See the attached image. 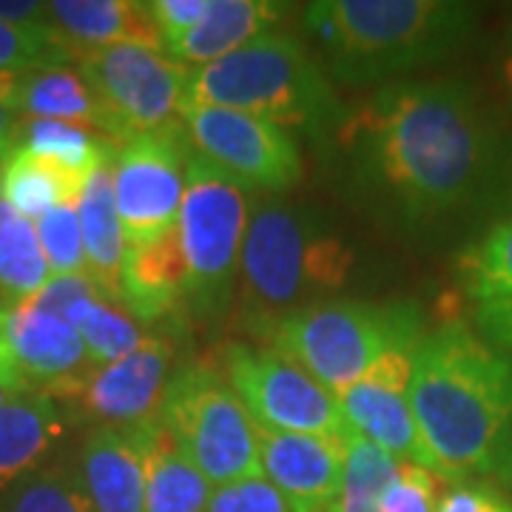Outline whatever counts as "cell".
Returning <instances> with one entry per match:
<instances>
[{"mask_svg": "<svg viewBox=\"0 0 512 512\" xmlns=\"http://www.w3.org/2000/svg\"><path fill=\"white\" fill-rule=\"evenodd\" d=\"M330 140L350 197L404 231L476 205L498 163L487 109L458 77L384 83Z\"/></svg>", "mask_w": 512, "mask_h": 512, "instance_id": "6da1fadb", "label": "cell"}, {"mask_svg": "<svg viewBox=\"0 0 512 512\" xmlns=\"http://www.w3.org/2000/svg\"><path fill=\"white\" fill-rule=\"evenodd\" d=\"M410 402L439 478L512 490L510 353L458 319L444 322L413 353Z\"/></svg>", "mask_w": 512, "mask_h": 512, "instance_id": "7a4b0ae2", "label": "cell"}, {"mask_svg": "<svg viewBox=\"0 0 512 512\" xmlns=\"http://www.w3.org/2000/svg\"><path fill=\"white\" fill-rule=\"evenodd\" d=\"M305 32L322 52L330 83L384 86L464 49L478 6L458 0H319L305 6Z\"/></svg>", "mask_w": 512, "mask_h": 512, "instance_id": "3957f363", "label": "cell"}, {"mask_svg": "<svg viewBox=\"0 0 512 512\" xmlns=\"http://www.w3.org/2000/svg\"><path fill=\"white\" fill-rule=\"evenodd\" d=\"M353 262L348 242L316 211L293 202L256 200L239 265V330L268 345L288 316L342 291Z\"/></svg>", "mask_w": 512, "mask_h": 512, "instance_id": "277c9868", "label": "cell"}, {"mask_svg": "<svg viewBox=\"0 0 512 512\" xmlns=\"http://www.w3.org/2000/svg\"><path fill=\"white\" fill-rule=\"evenodd\" d=\"M188 106L256 114L285 131L299 128L319 143L348 117L322 60L302 37L276 29L234 55L191 69Z\"/></svg>", "mask_w": 512, "mask_h": 512, "instance_id": "5b68a950", "label": "cell"}, {"mask_svg": "<svg viewBox=\"0 0 512 512\" xmlns=\"http://www.w3.org/2000/svg\"><path fill=\"white\" fill-rule=\"evenodd\" d=\"M424 316L416 302H322L288 316L265 348L305 367L313 379L342 393L393 350H416Z\"/></svg>", "mask_w": 512, "mask_h": 512, "instance_id": "8992f818", "label": "cell"}, {"mask_svg": "<svg viewBox=\"0 0 512 512\" xmlns=\"http://www.w3.org/2000/svg\"><path fill=\"white\" fill-rule=\"evenodd\" d=\"M254 202L245 185L188 146L185 197L177 228L188 262L185 305L205 328H220L237 302L242 245Z\"/></svg>", "mask_w": 512, "mask_h": 512, "instance_id": "52a82bcc", "label": "cell"}, {"mask_svg": "<svg viewBox=\"0 0 512 512\" xmlns=\"http://www.w3.org/2000/svg\"><path fill=\"white\" fill-rule=\"evenodd\" d=\"M160 424L211 487L262 476L259 424L217 367L177 370L165 387Z\"/></svg>", "mask_w": 512, "mask_h": 512, "instance_id": "ba28073f", "label": "cell"}, {"mask_svg": "<svg viewBox=\"0 0 512 512\" xmlns=\"http://www.w3.org/2000/svg\"><path fill=\"white\" fill-rule=\"evenodd\" d=\"M77 72L117 126L120 146L137 134L183 126L191 66L146 46L83 49Z\"/></svg>", "mask_w": 512, "mask_h": 512, "instance_id": "9c48e42d", "label": "cell"}, {"mask_svg": "<svg viewBox=\"0 0 512 512\" xmlns=\"http://www.w3.org/2000/svg\"><path fill=\"white\" fill-rule=\"evenodd\" d=\"M222 373L262 430L345 439L348 421L336 393L271 348L231 342Z\"/></svg>", "mask_w": 512, "mask_h": 512, "instance_id": "30bf717a", "label": "cell"}, {"mask_svg": "<svg viewBox=\"0 0 512 512\" xmlns=\"http://www.w3.org/2000/svg\"><path fill=\"white\" fill-rule=\"evenodd\" d=\"M183 128L191 151L248 191L279 194L302 180L293 134L271 120L220 106H185Z\"/></svg>", "mask_w": 512, "mask_h": 512, "instance_id": "8fae6325", "label": "cell"}, {"mask_svg": "<svg viewBox=\"0 0 512 512\" xmlns=\"http://www.w3.org/2000/svg\"><path fill=\"white\" fill-rule=\"evenodd\" d=\"M185 128L137 134L117 148L114 200L126 248L146 245L180 220L185 197Z\"/></svg>", "mask_w": 512, "mask_h": 512, "instance_id": "7c38bea8", "label": "cell"}, {"mask_svg": "<svg viewBox=\"0 0 512 512\" xmlns=\"http://www.w3.org/2000/svg\"><path fill=\"white\" fill-rule=\"evenodd\" d=\"M413 353L416 350L387 353L382 362H376L359 382L350 384L336 399L350 430L382 447L399 464H416L436 473V461L421 439L410 402Z\"/></svg>", "mask_w": 512, "mask_h": 512, "instance_id": "4fadbf2b", "label": "cell"}, {"mask_svg": "<svg viewBox=\"0 0 512 512\" xmlns=\"http://www.w3.org/2000/svg\"><path fill=\"white\" fill-rule=\"evenodd\" d=\"M174 350L163 336H148L140 348L106 367H97L66 402H74L97 427H137L160 416L171 382Z\"/></svg>", "mask_w": 512, "mask_h": 512, "instance_id": "5bb4252c", "label": "cell"}, {"mask_svg": "<svg viewBox=\"0 0 512 512\" xmlns=\"http://www.w3.org/2000/svg\"><path fill=\"white\" fill-rule=\"evenodd\" d=\"M3 339L26 387L32 393H49L55 402L69 399L97 370L69 322L23 302L3 313Z\"/></svg>", "mask_w": 512, "mask_h": 512, "instance_id": "9a60e30c", "label": "cell"}, {"mask_svg": "<svg viewBox=\"0 0 512 512\" xmlns=\"http://www.w3.org/2000/svg\"><path fill=\"white\" fill-rule=\"evenodd\" d=\"M160 416L137 427H94L77 473L94 512H146V464Z\"/></svg>", "mask_w": 512, "mask_h": 512, "instance_id": "2e32d148", "label": "cell"}, {"mask_svg": "<svg viewBox=\"0 0 512 512\" xmlns=\"http://www.w3.org/2000/svg\"><path fill=\"white\" fill-rule=\"evenodd\" d=\"M259 458L262 476L285 495L293 512H333L345 470V439L259 427Z\"/></svg>", "mask_w": 512, "mask_h": 512, "instance_id": "e0dca14e", "label": "cell"}, {"mask_svg": "<svg viewBox=\"0 0 512 512\" xmlns=\"http://www.w3.org/2000/svg\"><path fill=\"white\" fill-rule=\"evenodd\" d=\"M0 100L20 120H57L100 131L111 143H120L117 126L100 97L77 69H40L29 74H0Z\"/></svg>", "mask_w": 512, "mask_h": 512, "instance_id": "ac0fdd59", "label": "cell"}, {"mask_svg": "<svg viewBox=\"0 0 512 512\" xmlns=\"http://www.w3.org/2000/svg\"><path fill=\"white\" fill-rule=\"evenodd\" d=\"M185 291H188V262H185L177 225L146 245L126 248L120 302L137 322L151 325L177 311L185 302Z\"/></svg>", "mask_w": 512, "mask_h": 512, "instance_id": "d6986e66", "label": "cell"}, {"mask_svg": "<svg viewBox=\"0 0 512 512\" xmlns=\"http://www.w3.org/2000/svg\"><path fill=\"white\" fill-rule=\"evenodd\" d=\"M288 3L274 0H211L208 15L188 35L174 43L165 55L180 60L191 69L217 63L274 32V26L288 15Z\"/></svg>", "mask_w": 512, "mask_h": 512, "instance_id": "ffe728a7", "label": "cell"}, {"mask_svg": "<svg viewBox=\"0 0 512 512\" xmlns=\"http://www.w3.org/2000/svg\"><path fill=\"white\" fill-rule=\"evenodd\" d=\"M49 20L80 49L128 43L165 52L148 0H55Z\"/></svg>", "mask_w": 512, "mask_h": 512, "instance_id": "44dd1931", "label": "cell"}, {"mask_svg": "<svg viewBox=\"0 0 512 512\" xmlns=\"http://www.w3.org/2000/svg\"><path fill=\"white\" fill-rule=\"evenodd\" d=\"M63 436V413L49 393L0 404V493L43 467Z\"/></svg>", "mask_w": 512, "mask_h": 512, "instance_id": "7402d4cb", "label": "cell"}, {"mask_svg": "<svg viewBox=\"0 0 512 512\" xmlns=\"http://www.w3.org/2000/svg\"><path fill=\"white\" fill-rule=\"evenodd\" d=\"M77 217L86 248V274L109 299L120 302V276L126 259V237L114 200V160L100 165L77 202Z\"/></svg>", "mask_w": 512, "mask_h": 512, "instance_id": "603a6c76", "label": "cell"}, {"mask_svg": "<svg viewBox=\"0 0 512 512\" xmlns=\"http://www.w3.org/2000/svg\"><path fill=\"white\" fill-rule=\"evenodd\" d=\"M89 180L69 168L18 148L0 171V194L20 217L37 222L60 205H77Z\"/></svg>", "mask_w": 512, "mask_h": 512, "instance_id": "cb8c5ba5", "label": "cell"}, {"mask_svg": "<svg viewBox=\"0 0 512 512\" xmlns=\"http://www.w3.org/2000/svg\"><path fill=\"white\" fill-rule=\"evenodd\" d=\"M211 493V481L160 424L148 450L146 512H205Z\"/></svg>", "mask_w": 512, "mask_h": 512, "instance_id": "d4e9b609", "label": "cell"}, {"mask_svg": "<svg viewBox=\"0 0 512 512\" xmlns=\"http://www.w3.org/2000/svg\"><path fill=\"white\" fill-rule=\"evenodd\" d=\"M66 322L83 339V348L94 367H106L123 359L148 339L146 325L137 322L123 302H114L106 293H94L83 299Z\"/></svg>", "mask_w": 512, "mask_h": 512, "instance_id": "484cf974", "label": "cell"}, {"mask_svg": "<svg viewBox=\"0 0 512 512\" xmlns=\"http://www.w3.org/2000/svg\"><path fill=\"white\" fill-rule=\"evenodd\" d=\"M52 279L35 222L20 217L0 194V296L23 302Z\"/></svg>", "mask_w": 512, "mask_h": 512, "instance_id": "4316f807", "label": "cell"}, {"mask_svg": "<svg viewBox=\"0 0 512 512\" xmlns=\"http://www.w3.org/2000/svg\"><path fill=\"white\" fill-rule=\"evenodd\" d=\"M20 148L69 168L72 174L89 180L100 165L117 157V146L94 134L92 128L57 123V120H23Z\"/></svg>", "mask_w": 512, "mask_h": 512, "instance_id": "83f0119b", "label": "cell"}, {"mask_svg": "<svg viewBox=\"0 0 512 512\" xmlns=\"http://www.w3.org/2000/svg\"><path fill=\"white\" fill-rule=\"evenodd\" d=\"M399 470V461L387 456L382 447L359 436L356 430L345 433V470L342 487L333 512H379L387 484Z\"/></svg>", "mask_w": 512, "mask_h": 512, "instance_id": "f1b7e54d", "label": "cell"}, {"mask_svg": "<svg viewBox=\"0 0 512 512\" xmlns=\"http://www.w3.org/2000/svg\"><path fill=\"white\" fill-rule=\"evenodd\" d=\"M80 46L57 29L55 23L15 26L0 20V74H29L77 63Z\"/></svg>", "mask_w": 512, "mask_h": 512, "instance_id": "f546056e", "label": "cell"}, {"mask_svg": "<svg viewBox=\"0 0 512 512\" xmlns=\"http://www.w3.org/2000/svg\"><path fill=\"white\" fill-rule=\"evenodd\" d=\"M0 512H94L77 467L49 464L0 493Z\"/></svg>", "mask_w": 512, "mask_h": 512, "instance_id": "4dcf8cb0", "label": "cell"}, {"mask_svg": "<svg viewBox=\"0 0 512 512\" xmlns=\"http://www.w3.org/2000/svg\"><path fill=\"white\" fill-rule=\"evenodd\" d=\"M458 279L476 302L512 293V217L495 222L484 237L461 251Z\"/></svg>", "mask_w": 512, "mask_h": 512, "instance_id": "1f68e13d", "label": "cell"}, {"mask_svg": "<svg viewBox=\"0 0 512 512\" xmlns=\"http://www.w3.org/2000/svg\"><path fill=\"white\" fill-rule=\"evenodd\" d=\"M37 239L52 276L86 274V248L77 205H60L35 222Z\"/></svg>", "mask_w": 512, "mask_h": 512, "instance_id": "d6a6232c", "label": "cell"}, {"mask_svg": "<svg viewBox=\"0 0 512 512\" xmlns=\"http://www.w3.org/2000/svg\"><path fill=\"white\" fill-rule=\"evenodd\" d=\"M439 510V476L416 467L399 464L393 481L382 495L379 512H436Z\"/></svg>", "mask_w": 512, "mask_h": 512, "instance_id": "836d02e7", "label": "cell"}, {"mask_svg": "<svg viewBox=\"0 0 512 512\" xmlns=\"http://www.w3.org/2000/svg\"><path fill=\"white\" fill-rule=\"evenodd\" d=\"M205 512H293L285 495L265 476L242 478L225 487H214Z\"/></svg>", "mask_w": 512, "mask_h": 512, "instance_id": "e575fe53", "label": "cell"}, {"mask_svg": "<svg viewBox=\"0 0 512 512\" xmlns=\"http://www.w3.org/2000/svg\"><path fill=\"white\" fill-rule=\"evenodd\" d=\"M94 293H103L97 285H94V279L89 274H74V276H52L35 296H29V299H23V305H29V308H37V311L43 313H52L57 319H69V313L83 302V299H89Z\"/></svg>", "mask_w": 512, "mask_h": 512, "instance_id": "d590c367", "label": "cell"}, {"mask_svg": "<svg viewBox=\"0 0 512 512\" xmlns=\"http://www.w3.org/2000/svg\"><path fill=\"white\" fill-rule=\"evenodd\" d=\"M211 0H148V12L163 35L165 52L180 43L188 32H194L208 15Z\"/></svg>", "mask_w": 512, "mask_h": 512, "instance_id": "8d00e7d4", "label": "cell"}, {"mask_svg": "<svg viewBox=\"0 0 512 512\" xmlns=\"http://www.w3.org/2000/svg\"><path fill=\"white\" fill-rule=\"evenodd\" d=\"M436 512H512V498L493 481H458L441 495Z\"/></svg>", "mask_w": 512, "mask_h": 512, "instance_id": "74e56055", "label": "cell"}, {"mask_svg": "<svg viewBox=\"0 0 512 512\" xmlns=\"http://www.w3.org/2000/svg\"><path fill=\"white\" fill-rule=\"evenodd\" d=\"M476 328L490 345L512 353V293L476 302Z\"/></svg>", "mask_w": 512, "mask_h": 512, "instance_id": "f35d334b", "label": "cell"}, {"mask_svg": "<svg viewBox=\"0 0 512 512\" xmlns=\"http://www.w3.org/2000/svg\"><path fill=\"white\" fill-rule=\"evenodd\" d=\"M0 20L15 23V26L52 23L49 20V3H40V0H0Z\"/></svg>", "mask_w": 512, "mask_h": 512, "instance_id": "ab89813d", "label": "cell"}, {"mask_svg": "<svg viewBox=\"0 0 512 512\" xmlns=\"http://www.w3.org/2000/svg\"><path fill=\"white\" fill-rule=\"evenodd\" d=\"M20 120L15 111L0 100V160L6 163L20 148Z\"/></svg>", "mask_w": 512, "mask_h": 512, "instance_id": "60d3db41", "label": "cell"}, {"mask_svg": "<svg viewBox=\"0 0 512 512\" xmlns=\"http://www.w3.org/2000/svg\"><path fill=\"white\" fill-rule=\"evenodd\" d=\"M495 83L504 94L507 106L512 109V26L507 29V35L501 40L498 52H495Z\"/></svg>", "mask_w": 512, "mask_h": 512, "instance_id": "b9f144b4", "label": "cell"}, {"mask_svg": "<svg viewBox=\"0 0 512 512\" xmlns=\"http://www.w3.org/2000/svg\"><path fill=\"white\" fill-rule=\"evenodd\" d=\"M12 399H18V393H12L9 387H3V384H0V404L12 402Z\"/></svg>", "mask_w": 512, "mask_h": 512, "instance_id": "7bdbcfd3", "label": "cell"}]
</instances>
